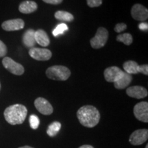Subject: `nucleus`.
I'll list each match as a JSON object with an SVG mask.
<instances>
[{
    "label": "nucleus",
    "mask_w": 148,
    "mask_h": 148,
    "mask_svg": "<svg viewBox=\"0 0 148 148\" xmlns=\"http://www.w3.org/2000/svg\"><path fill=\"white\" fill-rule=\"evenodd\" d=\"M77 116L83 126L93 127L100 120V113L95 107L87 105L81 107L77 110Z\"/></svg>",
    "instance_id": "obj_1"
},
{
    "label": "nucleus",
    "mask_w": 148,
    "mask_h": 148,
    "mask_svg": "<svg viewBox=\"0 0 148 148\" xmlns=\"http://www.w3.org/2000/svg\"><path fill=\"white\" fill-rule=\"evenodd\" d=\"M27 114L26 107L18 103L8 106L5 108L3 113L5 121L13 125L23 123L26 118Z\"/></svg>",
    "instance_id": "obj_2"
},
{
    "label": "nucleus",
    "mask_w": 148,
    "mask_h": 148,
    "mask_svg": "<svg viewBox=\"0 0 148 148\" xmlns=\"http://www.w3.org/2000/svg\"><path fill=\"white\" fill-rule=\"evenodd\" d=\"M46 75L49 79L65 81L71 75V71L64 66L55 65L48 68L46 71Z\"/></svg>",
    "instance_id": "obj_3"
},
{
    "label": "nucleus",
    "mask_w": 148,
    "mask_h": 148,
    "mask_svg": "<svg viewBox=\"0 0 148 148\" xmlns=\"http://www.w3.org/2000/svg\"><path fill=\"white\" fill-rule=\"evenodd\" d=\"M108 38V32L104 27H100L97 29L95 36L91 38L90 43L93 49H99L106 45Z\"/></svg>",
    "instance_id": "obj_4"
},
{
    "label": "nucleus",
    "mask_w": 148,
    "mask_h": 148,
    "mask_svg": "<svg viewBox=\"0 0 148 148\" xmlns=\"http://www.w3.org/2000/svg\"><path fill=\"white\" fill-rule=\"evenodd\" d=\"M2 64L5 69L14 75H21L25 71L21 64L15 62L10 57H5L2 60Z\"/></svg>",
    "instance_id": "obj_5"
},
{
    "label": "nucleus",
    "mask_w": 148,
    "mask_h": 148,
    "mask_svg": "<svg viewBox=\"0 0 148 148\" xmlns=\"http://www.w3.org/2000/svg\"><path fill=\"white\" fill-rule=\"evenodd\" d=\"M134 114L138 120L144 123H147L148 103L147 101H141L136 103L134 107Z\"/></svg>",
    "instance_id": "obj_6"
},
{
    "label": "nucleus",
    "mask_w": 148,
    "mask_h": 148,
    "mask_svg": "<svg viewBox=\"0 0 148 148\" xmlns=\"http://www.w3.org/2000/svg\"><path fill=\"white\" fill-rule=\"evenodd\" d=\"M29 55L34 60L45 61L51 58L52 53L48 49L32 47L29 49Z\"/></svg>",
    "instance_id": "obj_7"
},
{
    "label": "nucleus",
    "mask_w": 148,
    "mask_h": 148,
    "mask_svg": "<svg viewBox=\"0 0 148 148\" xmlns=\"http://www.w3.org/2000/svg\"><path fill=\"white\" fill-rule=\"evenodd\" d=\"M148 138V130L147 129L136 130L132 133L129 141L133 145H140L147 141Z\"/></svg>",
    "instance_id": "obj_8"
},
{
    "label": "nucleus",
    "mask_w": 148,
    "mask_h": 148,
    "mask_svg": "<svg viewBox=\"0 0 148 148\" xmlns=\"http://www.w3.org/2000/svg\"><path fill=\"white\" fill-rule=\"evenodd\" d=\"M34 106L37 110L44 115H49L53 111L51 103L43 97H38L35 99Z\"/></svg>",
    "instance_id": "obj_9"
},
{
    "label": "nucleus",
    "mask_w": 148,
    "mask_h": 148,
    "mask_svg": "<svg viewBox=\"0 0 148 148\" xmlns=\"http://www.w3.org/2000/svg\"><path fill=\"white\" fill-rule=\"evenodd\" d=\"M131 14L132 18L136 21H143L147 19L148 10L143 5L136 3L132 6L131 10Z\"/></svg>",
    "instance_id": "obj_10"
},
{
    "label": "nucleus",
    "mask_w": 148,
    "mask_h": 148,
    "mask_svg": "<svg viewBox=\"0 0 148 148\" xmlns=\"http://www.w3.org/2000/svg\"><path fill=\"white\" fill-rule=\"evenodd\" d=\"M123 71L117 66H110L104 71L105 79L108 82H114L123 75Z\"/></svg>",
    "instance_id": "obj_11"
},
{
    "label": "nucleus",
    "mask_w": 148,
    "mask_h": 148,
    "mask_svg": "<svg viewBox=\"0 0 148 148\" xmlns=\"http://www.w3.org/2000/svg\"><path fill=\"white\" fill-rule=\"evenodd\" d=\"M23 20L21 18H15L5 21L1 24V27L5 31H16L23 29L24 27Z\"/></svg>",
    "instance_id": "obj_12"
},
{
    "label": "nucleus",
    "mask_w": 148,
    "mask_h": 148,
    "mask_svg": "<svg viewBox=\"0 0 148 148\" xmlns=\"http://www.w3.org/2000/svg\"><path fill=\"white\" fill-rule=\"evenodd\" d=\"M126 93L129 97L136 99H143L147 96V90L143 86H134L127 88Z\"/></svg>",
    "instance_id": "obj_13"
},
{
    "label": "nucleus",
    "mask_w": 148,
    "mask_h": 148,
    "mask_svg": "<svg viewBox=\"0 0 148 148\" xmlns=\"http://www.w3.org/2000/svg\"><path fill=\"white\" fill-rule=\"evenodd\" d=\"M23 43L27 48L34 47L36 45V40H35V31L32 29H27L23 34Z\"/></svg>",
    "instance_id": "obj_14"
},
{
    "label": "nucleus",
    "mask_w": 148,
    "mask_h": 148,
    "mask_svg": "<svg viewBox=\"0 0 148 148\" xmlns=\"http://www.w3.org/2000/svg\"><path fill=\"white\" fill-rule=\"evenodd\" d=\"M132 75L123 71V75L116 82H114V87L117 88V89H123L130 84V82H132Z\"/></svg>",
    "instance_id": "obj_15"
},
{
    "label": "nucleus",
    "mask_w": 148,
    "mask_h": 148,
    "mask_svg": "<svg viewBox=\"0 0 148 148\" xmlns=\"http://www.w3.org/2000/svg\"><path fill=\"white\" fill-rule=\"evenodd\" d=\"M35 40L36 42L42 47H47L50 42L49 36L43 29H38L35 31Z\"/></svg>",
    "instance_id": "obj_16"
},
{
    "label": "nucleus",
    "mask_w": 148,
    "mask_h": 148,
    "mask_svg": "<svg viewBox=\"0 0 148 148\" xmlns=\"http://www.w3.org/2000/svg\"><path fill=\"white\" fill-rule=\"evenodd\" d=\"M37 4L33 1H23L18 6V10L21 13L29 14L37 10Z\"/></svg>",
    "instance_id": "obj_17"
},
{
    "label": "nucleus",
    "mask_w": 148,
    "mask_h": 148,
    "mask_svg": "<svg viewBox=\"0 0 148 148\" xmlns=\"http://www.w3.org/2000/svg\"><path fill=\"white\" fill-rule=\"evenodd\" d=\"M123 69L125 73L128 74H136L138 73V64L136 62L133 60H128L125 62L123 64Z\"/></svg>",
    "instance_id": "obj_18"
},
{
    "label": "nucleus",
    "mask_w": 148,
    "mask_h": 148,
    "mask_svg": "<svg viewBox=\"0 0 148 148\" xmlns=\"http://www.w3.org/2000/svg\"><path fill=\"white\" fill-rule=\"evenodd\" d=\"M54 16L56 19L60 20V21L71 22L74 19L73 16L72 15L71 13L63 10L57 11V12L55 13Z\"/></svg>",
    "instance_id": "obj_19"
},
{
    "label": "nucleus",
    "mask_w": 148,
    "mask_h": 148,
    "mask_svg": "<svg viewBox=\"0 0 148 148\" xmlns=\"http://www.w3.org/2000/svg\"><path fill=\"white\" fill-rule=\"evenodd\" d=\"M61 128V123L58 121H54L51 123L50 125L48 126L47 130V134L51 137L55 136L58 134Z\"/></svg>",
    "instance_id": "obj_20"
},
{
    "label": "nucleus",
    "mask_w": 148,
    "mask_h": 148,
    "mask_svg": "<svg viewBox=\"0 0 148 148\" xmlns=\"http://www.w3.org/2000/svg\"><path fill=\"white\" fill-rule=\"evenodd\" d=\"M117 41L121 42L126 45H130L132 44L133 41L132 36L129 33H123V34L118 35L116 37Z\"/></svg>",
    "instance_id": "obj_21"
},
{
    "label": "nucleus",
    "mask_w": 148,
    "mask_h": 148,
    "mask_svg": "<svg viewBox=\"0 0 148 148\" xmlns=\"http://www.w3.org/2000/svg\"><path fill=\"white\" fill-rule=\"evenodd\" d=\"M68 29H69V27H68V26L65 23H60L58 24V25L55 27V29L53 30L52 34L55 37H57L59 35L64 34V33L66 32Z\"/></svg>",
    "instance_id": "obj_22"
},
{
    "label": "nucleus",
    "mask_w": 148,
    "mask_h": 148,
    "mask_svg": "<svg viewBox=\"0 0 148 148\" xmlns=\"http://www.w3.org/2000/svg\"><path fill=\"white\" fill-rule=\"evenodd\" d=\"M29 125H30V127H32V129L36 130L40 124V120L39 118L35 114H32L30 115L29 118Z\"/></svg>",
    "instance_id": "obj_23"
},
{
    "label": "nucleus",
    "mask_w": 148,
    "mask_h": 148,
    "mask_svg": "<svg viewBox=\"0 0 148 148\" xmlns=\"http://www.w3.org/2000/svg\"><path fill=\"white\" fill-rule=\"evenodd\" d=\"M86 1L88 5L90 8L98 7L102 3V0H86Z\"/></svg>",
    "instance_id": "obj_24"
},
{
    "label": "nucleus",
    "mask_w": 148,
    "mask_h": 148,
    "mask_svg": "<svg viewBox=\"0 0 148 148\" xmlns=\"http://www.w3.org/2000/svg\"><path fill=\"white\" fill-rule=\"evenodd\" d=\"M127 28V25L126 24L123 23H118L116 24L114 27V31L116 32H121L122 31H124L125 29Z\"/></svg>",
    "instance_id": "obj_25"
},
{
    "label": "nucleus",
    "mask_w": 148,
    "mask_h": 148,
    "mask_svg": "<svg viewBox=\"0 0 148 148\" xmlns=\"http://www.w3.org/2000/svg\"><path fill=\"white\" fill-rule=\"evenodd\" d=\"M138 73H142L144 75H147L148 74V65L147 64H143V65H138L137 69Z\"/></svg>",
    "instance_id": "obj_26"
},
{
    "label": "nucleus",
    "mask_w": 148,
    "mask_h": 148,
    "mask_svg": "<svg viewBox=\"0 0 148 148\" xmlns=\"http://www.w3.org/2000/svg\"><path fill=\"white\" fill-rule=\"evenodd\" d=\"M7 53V47L3 42L0 40V57L5 56Z\"/></svg>",
    "instance_id": "obj_27"
},
{
    "label": "nucleus",
    "mask_w": 148,
    "mask_h": 148,
    "mask_svg": "<svg viewBox=\"0 0 148 148\" xmlns=\"http://www.w3.org/2000/svg\"><path fill=\"white\" fill-rule=\"evenodd\" d=\"M42 1L47 3H49V4L57 5V4H60V3H62V0H42Z\"/></svg>",
    "instance_id": "obj_28"
},
{
    "label": "nucleus",
    "mask_w": 148,
    "mask_h": 148,
    "mask_svg": "<svg viewBox=\"0 0 148 148\" xmlns=\"http://www.w3.org/2000/svg\"><path fill=\"white\" fill-rule=\"evenodd\" d=\"M138 28L142 31H147L148 29V24L145 22H142L138 25Z\"/></svg>",
    "instance_id": "obj_29"
},
{
    "label": "nucleus",
    "mask_w": 148,
    "mask_h": 148,
    "mask_svg": "<svg viewBox=\"0 0 148 148\" xmlns=\"http://www.w3.org/2000/svg\"><path fill=\"white\" fill-rule=\"evenodd\" d=\"M78 148H94V147H92V146L89 145H84L80 146V147Z\"/></svg>",
    "instance_id": "obj_30"
},
{
    "label": "nucleus",
    "mask_w": 148,
    "mask_h": 148,
    "mask_svg": "<svg viewBox=\"0 0 148 148\" xmlns=\"http://www.w3.org/2000/svg\"><path fill=\"white\" fill-rule=\"evenodd\" d=\"M18 148H34L32 147H30V146H23V147H18Z\"/></svg>",
    "instance_id": "obj_31"
},
{
    "label": "nucleus",
    "mask_w": 148,
    "mask_h": 148,
    "mask_svg": "<svg viewBox=\"0 0 148 148\" xmlns=\"http://www.w3.org/2000/svg\"><path fill=\"white\" fill-rule=\"evenodd\" d=\"M145 148H148V145H146V147Z\"/></svg>",
    "instance_id": "obj_32"
},
{
    "label": "nucleus",
    "mask_w": 148,
    "mask_h": 148,
    "mask_svg": "<svg viewBox=\"0 0 148 148\" xmlns=\"http://www.w3.org/2000/svg\"><path fill=\"white\" fill-rule=\"evenodd\" d=\"M0 89H1V84H0Z\"/></svg>",
    "instance_id": "obj_33"
}]
</instances>
